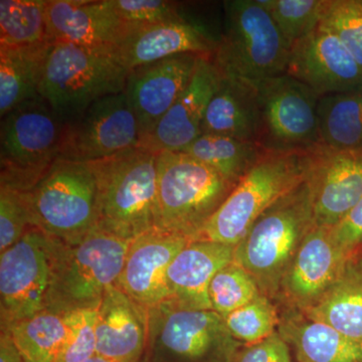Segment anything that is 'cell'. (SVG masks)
I'll return each mask as SVG.
<instances>
[{
	"label": "cell",
	"mask_w": 362,
	"mask_h": 362,
	"mask_svg": "<svg viewBox=\"0 0 362 362\" xmlns=\"http://www.w3.org/2000/svg\"><path fill=\"white\" fill-rule=\"evenodd\" d=\"M318 147L264 149L259 160L211 216L199 240L237 246L267 209L303 185Z\"/></svg>",
	"instance_id": "cell-1"
},
{
	"label": "cell",
	"mask_w": 362,
	"mask_h": 362,
	"mask_svg": "<svg viewBox=\"0 0 362 362\" xmlns=\"http://www.w3.org/2000/svg\"><path fill=\"white\" fill-rule=\"evenodd\" d=\"M157 156L136 147L88 163L97 182V228L128 240L158 228Z\"/></svg>",
	"instance_id": "cell-2"
},
{
	"label": "cell",
	"mask_w": 362,
	"mask_h": 362,
	"mask_svg": "<svg viewBox=\"0 0 362 362\" xmlns=\"http://www.w3.org/2000/svg\"><path fill=\"white\" fill-rule=\"evenodd\" d=\"M314 226L310 194L305 181L252 223L235 246L233 262L252 276L262 294L277 298L286 272Z\"/></svg>",
	"instance_id": "cell-3"
},
{
	"label": "cell",
	"mask_w": 362,
	"mask_h": 362,
	"mask_svg": "<svg viewBox=\"0 0 362 362\" xmlns=\"http://www.w3.org/2000/svg\"><path fill=\"white\" fill-rule=\"evenodd\" d=\"M130 242L99 228L75 243L58 240L47 310L98 309L105 292L118 283Z\"/></svg>",
	"instance_id": "cell-4"
},
{
	"label": "cell",
	"mask_w": 362,
	"mask_h": 362,
	"mask_svg": "<svg viewBox=\"0 0 362 362\" xmlns=\"http://www.w3.org/2000/svg\"><path fill=\"white\" fill-rule=\"evenodd\" d=\"M235 187L213 168L183 152L157 156V226L199 240Z\"/></svg>",
	"instance_id": "cell-5"
},
{
	"label": "cell",
	"mask_w": 362,
	"mask_h": 362,
	"mask_svg": "<svg viewBox=\"0 0 362 362\" xmlns=\"http://www.w3.org/2000/svg\"><path fill=\"white\" fill-rule=\"evenodd\" d=\"M213 56L221 76L258 85L287 73L291 47L261 0H228Z\"/></svg>",
	"instance_id": "cell-6"
},
{
	"label": "cell",
	"mask_w": 362,
	"mask_h": 362,
	"mask_svg": "<svg viewBox=\"0 0 362 362\" xmlns=\"http://www.w3.org/2000/svg\"><path fill=\"white\" fill-rule=\"evenodd\" d=\"M128 74L109 52L57 42L47 58L40 96L65 124L98 100L124 92Z\"/></svg>",
	"instance_id": "cell-7"
},
{
	"label": "cell",
	"mask_w": 362,
	"mask_h": 362,
	"mask_svg": "<svg viewBox=\"0 0 362 362\" xmlns=\"http://www.w3.org/2000/svg\"><path fill=\"white\" fill-rule=\"evenodd\" d=\"M33 228L70 244L97 228V182L89 164L58 158L25 192Z\"/></svg>",
	"instance_id": "cell-8"
},
{
	"label": "cell",
	"mask_w": 362,
	"mask_h": 362,
	"mask_svg": "<svg viewBox=\"0 0 362 362\" xmlns=\"http://www.w3.org/2000/svg\"><path fill=\"white\" fill-rule=\"evenodd\" d=\"M63 123L42 97L1 118L0 187L28 192L59 158Z\"/></svg>",
	"instance_id": "cell-9"
},
{
	"label": "cell",
	"mask_w": 362,
	"mask_h": 362,
	"mask_svg": "<svg viewBox=\"0 0 362 362\" xmlns=\"http://www.w3.org/2000/svg\"><path fill=\"white\" fill-rule=\"evenodd\" d=\"M243 345L216 311L164 303L149 310L146 347L138 362H235Z\"/></svg>",
	"instance_id": "cell-10"
},
{
	"label": "cell",
	"mask_w": 362,
	"mask_h": 362,
	"mask_svg": "<svg viewBox=\"0 0 362 362\" xmlns=\"http://www.w3.org/2000/svg\"><path fill=\"white\" fill-rule=\"evenodd\" d=\"M57 242L30 228L0 252V329L47 310Z\"/></svg>",
	"instance_id": "cell-11"
},
{
	"label": "cell",
	"mask_w": 362,
	"mask_h": 362,
	"mask_svg": "<svg viewBox=\"0 0 362 362\" xmlns=\"http://www.w3.org/2000/svg\"><path fill=\"white\" fill-rule=\"evenodd\" d=\"M257 86L262 114V148L308 150L322 145L318 95L288 74Z\"/></svg>",
	"instance_id": "cell-12"
},
{
	"label": "cell",
	"mask_w": 362,
	"mask_h": 362,
	"mask_svg": "<svg viewBox=\"0 0 362 362\" xmlns=\"http://www.w3.org/2000/svg\"><path fill=\"white\" fill-rule=\"evenodd\" d=\"M140 143L137 117L122 92L98 100L63 124L59 158L89 163L139 147Z\"/></svg>",
	"instance_id": "cell-13"
},
{
	"label": "cell",
	"mask_w": 362,
	"mask_h": 362,
	"mask_svg": "<svg viewBox=\"0 0 362 362\" xmlns=\"http://www.w3.org/2000/svg\"><path fill=\"white\" fill-rule=\"evenodd\" d=\"M319 97L362 90V68L341 40L318 25L293 45L287 73Z\"/></svg>",
	"instance_id": "cell-14"
},
{
	"label": "cell",
	"mask_w": 362,
	"mask_h": 362,
	"mask_svg": "<svg viewBox=\"0 0 362 362\" xmlns=\"http://www.w3.org/2000/svg\"><path fill=\"white\" fill-rule=\"evenodd\" d=\"M314 226L332 228L362 197V151H337L320 145L306 180Z\"/></svg>",
	"instance_id": "cell-15"
},
{
	"label": "cell",
	"mask_w": 362,
	"mask_h": 362,
	"mask_svg": "<svg viewBox=\"0 0 362 362\" xmlns=\"http://www.w3.org/2000/svg\"><path fill=\"white\" fill-rule=\"evenodd\" d=\"M350 257L335 244L330 228L314 226L286 272L278 298L287 308L308 310L330 289Z\"/></svg>",
	"instance_id": "cell-16"
},
{
	"label": "cell",
	"mask_w": 362,
	"mask_h": 362,
	"mask_svg": "<svg viewBox=\"0 0 362 362\" xmlns=\"http://www.w3.org/2000/svg\"><path fill=\"white\" fill-rule=\"evenodd\" d=\"M201 57L175 54L129 71L124 92L137 117L141 142L187 89Z\"/></svg>",
	"instance_id": "cell-17"
},
{
	"label": "cell",
	"mask_w": 362,
	"mask_h": 362,
	"mask_svg": "<svg viewBox=\"0 0 362 362\" xmlns=\"http://www.w3.org/2000/svg\"><path fill=\"white\" fill-rule=\"evenodd\" d=\"M189 242L159 228L131 240L117 286L148 310L165 303L169 266Z\"/></svg>",
	"instance_id": "cell-18"
},
{
	"label": "cell",
	"mask_w": 362,
	"mask_h": 362,
	"mask_svg": "<svg viewBox=\"0 0 362 362\" xmlns=\"http://www.w3.org/2000/svg\"><path fill=\"white\" fill-rule=\"evenodd\" d=\"M218 40L206 26L187 18L157 25H131L112 56L130 71L175 54L213 57Z\"/></svg>",
	"instance_id": "cell-19"
},
{
	"label": "cell",
	"mask_w": 362,
	"mask_h": 362,
	"mask_svg": "<svg viewBox=\"0 0 362 362\" xmlns=\"http://www.w3.org/2000/svg\"><path fill=\"white\" fill-rule=\"evenodd\" d=\"M213 57L202 56L189 85L139 147L158 154L181 152L202 134L207 106L221 82Z\"/></svg>",
	"instance_id": "cell-20"
},
{
	"label": "cell",
	"mask_w": 362,
	"mask_h": 362,
	"mask_svg": "<svg viewBox=\"0 0 362 362\" xmlns=\"http://www.w3.org/2000/svg\"><path fill=\"white\" fill-rule=\"evenodd\" d=\"M45 16L52 44L66 42L110 54L131 28L113 13L108 0H47Z\"/></svg>",
	"instance_id": "cell-21"
},
{
	"label": "cell",
	"mask_w": 362,
	"mask_h": 362,
	"mask_svg": "<svg viewBox=\"0 0 362 362\" xmlns=\"http://www.w3.org/2000/svg\"><path fill=\"white\" fill-rule=\"evenodd\" d=\"M235 246L194 240L183 247L168 271L165 304L189 310H213L209 289L216 274L233 262Z\"/></svg>",
	"instance_id": "cell-22"
},
{
	"label": "cell",
	"mask_w": 362,
	"mask_h": 362,
	"mask_svg": "<svg viewBox=\"0 0 362 362\" xmlns=\"http://www.w3.org/2000/svg\"><path fill=\"white\" fill-rule=\"evenodd\" d=\"M149 329V310L117 285L111 286L97 309V354L114 362H138Z\"/></svg>",
	"instance_id": "cell-23"
},
{
	"label": "cell",
	"mask_w": 362,
	"mask_h": 362,
	"mask_svg": "<svg viewBox=\"0 0 362 362\" xmlns=\"http://www.w3.org/2000/svg\"><path fill=\"white\" fill-rule=\"evenodd\" d=\"M202 132L259 145L262 114L257 86L221 76L220 86L207 106Z\"/></svg>",
	"instance_id": "cell-24"
},
{
	"label": "cell",
	"mask_w": 362,
	"mask_h": 362,
	"mask_svg": "<svg viewBox=\"0 0 362 362\" xmlns=\"http://www.w3.org/2000/svg\"><path fill=\"white\" fill-rule=\"evenodd\" d=\"M277 332L294 352L296 362H362V343L301 311L286 309Z\"/></svg>",
	"instance_id": "cell-25"
},
{
	"label": "cell",
	"mask_w": 362,
	"mask_h": 362,
	"mask_svg": "<svg viewBox=\"0 0 362 362\" xmlns=\"http://www.w3.org/2000/svg\"><path fill=\"white\" fill-rule=\"evenodd\" d=\"M52 42L6 47L0 45V116L40 96L45 65Z\"/></svg>",
	"instance_id": "cell-26"
},
{
	"label": "cell",
	"mask_w": 362,
	"mask_h": 362,
	"mask_svg": "<svg viewBox=\"0 0 362 362\" xmlns=\"http://www.w3.org/2000/svg\"><path fill=\"white\" fill-rule=\"evenodd\" d=\"M362 343V252L352 255L322 299L302 312Z\"/></svg>",
	"instance_id": "cell-27"
},
{
	"label": "cell",
	"mask_w": 362,
	"mask_h": 362,
	"mask_svg": "<svg viewBox=\"0 0 362 362\" xmlns=\"http://www.w3.org/2000/svg\"><path fill=\"white\" fill-rule=\"evenodd\" d=\"M322 144L337 151H362V90L319 98Z\"/></svg>",
	"instance_id": "cell-28"
},
{
	"label": "cell",
	"mask_w": 362,
	"mask_h": 362,
	"mask_svg": "<svg viewBox=\"0 0 362 362\" xmlns=\"http://www.w3.org/2000/svg\"><path fill=\"white\" fill-rule=\"evenodd\" d=\"M257 143L228 136L202 134L182 150L237 185L263 153Z\"/></svg>",
	"instance_id": "cell-29"
},
{
	"label": "cell",
	"mask_w": 362,
	"mask_h": 362,
	"mask_svg": "<svg viewBox=\"0 0 362 362\" xmlns=\"http://www.w3.org/2000/svg\"><path fill=\"white\" fill-rule=\"evenodd\" d=\"M66 331L63 314L45 310L13 324L6 332L11 334L23 361L56 362Z\"/></svg>",
	"instance_id": "cell-30"
},
{
	"label": "cell",
	"mask_w": 362,
	"mask_h": 362,
	"mask_svg": "<svg viewBox=\"0 0 362 362\" xmlns=\"http://www.w3.org/2000/svg\"><path fill=\"white\" fill-rule=\"evenodd\" d=\"M45 9L47 0H1L0 45L25 47L51 42Z\"/></svg>",
	"instance_id": "cell-31"
},
{
	"label": "cell",
	"mask_w": 362,
	"mask_h": 362,
	"mask_svg": "<svg viewBox=\"0 0 362 362\" xmlns=\"http://www.w3.org/2000/svg\"><path fill=\"white\" fill-rule=\"evenodd\" d=\"M226 327L245 345L255 344L277 331L280 315L271 298L261 294L225 317Z\"/></svg>",
	"instance_id": "cell-32"
},
{
	"label": "cell",
	"mask_w": 362,
	"mask_h": 362,
	"mask_svg": "<svg viewBox=\"0 0 362 362\" xmlns=\"http://www.w3.org/2000/svg\"><path fill=\"white\" fill-rule=\"evenodd\" d=\"M261 294L252 276L235 262L216 274L209 289L213 310L223 318Z\"/></svg>",
	"instance_id": "cell-33"
},
{
	"label": "cell",
	"mask_w": 362,
	"mask_h": 362,
	"mask_svg": "<svg viewBox=\"0 0 362 362\" xmlns=\"http://www.w3.org/2000/svg\"><path fill=\"white\" fill-rule=\"evenodd\" d=\"M324 0H261L291 47L310 33L320 21Z\"/></svg>",
	"instance_id": "cell-34"
},
{
	"label": "cell",
	"mask_w": 362,
	"mask_h": 362,
	"mask_svg": "<svg viewBox=\"0 0 362 362\" xmlns=\"http://www.w3.org/2000/svg\"><path fill=\"white\" fill-rule=\"evenodd\" d=\"M319 25L334 33L362 68V0H324Z\"/></svg>",
	"instance_id": "cell-35"
},
{
	"label": "cell",
	"mask_w": 362,
	"mask_h": 362,
	"mask_svg": "<svg viewBox=\"0 0 362 362\" xmlns=\"http://www.w3.org/2000/svg\"><path fill=\"white\" fill-rule=\"evenodd\" d=\"M66 337L56 362H85L97 354V309L63 314Z\"/></svg>",
	"instance_id": "cell-36"
},
{
	"label": "cell",
	"mask_w": 362,
	"mask_h": 362,
	"mask_svg": "<svg viewBox=\"0 0 362 362\" xmlns=\"http://www.w3.org/2000/svg\"><path fill=\"white\" fill-rule=\"evenodd\" d=\"M30 228L25 192L0 187V252L16 244Z\"/></svg>",
	"instance_id": "cell-37"
},
{
	"label": "cell",
	"mask_w": 362,
	"mask_h": 362,
	"mask_svg": "<svg viewBox=\"0 0 362 362\" xmlns=\"http://www.w3.org/2000/svg\"><path fill=\"white\" fill-rule=\"evenodd\" d=\"M113 13L129 25H157L187 18L180 4L164 0H108Z\"/></svg>",
	"instance_id": "cell-38"
},
{
	"label": "cell",
	"mask_w": 362,
	"mask_h": 362,
	"mask_svg": "<svg viewBox=\"0 0 362 362\" xmlns=\"http://www.w3.org/2000/svg\"><path fill=\"white\" fill-rule=\"evenodd\" d=\"M235 362H295L291 349L277 331L258 343L243 345Z\"/></svg>",
	"instance_id": "cell-39"
},
{
	"label": "cell",
	"mask_w": 362,
	"mask_h": 362,
	"mask_svg": "<svg viewBox=\"0 0 362 362\" xmlns=\"http://www.w3.org/2000/svg\"><path fill=\"white\" fill-rule=\"evenodd\" d=\"M331 237L342 251L352 255L362 247V197L356 206L334 228H330Z\"/></svg>",
	"instance_id": "cell-40"
},
{
	"label": "cell",
	"mask_w": 362,
	"mask_h": 362,
	"mask_svg": "<svg viewBox=\"0 0 362 362\" xmlns=\"http://www.w3.org/2000/svg\"><path fill=\"white\" fill-rule=\"evenodd\" d=\"M0 362H25L11 334L6 331L0 334Z\"/></svg>",
	"instance_id": "cell-41"
},
{
	"label": "cell",
	"mask_w": 362,
	"mask_h": 362,
	"mask_svg": "<svg viewBox=\"0 0 362 362\" xmlns=\"http://www.w3.org/2000/svg\"><path fill=\"white\" fill-rule=\"evenodd\" d=\"M85 362H114L110 361V359L105 358L103 356H100L96 354V356L90 357V359H88L87 361Z\"/></svg>",
	"instance_id": "cell-42"
},
{
	"label": "cell",
	"mask_w": 362,
	"mask_h": 362,
	"mask_svg": "<svg viewBox=\"0 0 362 362\" xmlns=\"http://www.w3.org/2000/svg\"><path fill=\"white\" fill-rule=\"evenodd\" d=\"M361 252H362V247H361Z\"/></svg>",
	"instance_id": "cell-43"
}]
</instances>
